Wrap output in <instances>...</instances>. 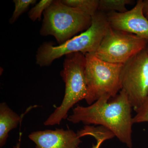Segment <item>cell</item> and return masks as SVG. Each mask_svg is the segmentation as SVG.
<instances>
[{
  "mask_svg": "<svg viewBox=\"0 0 148 148\" xmlns=\"http://www.w3.org/2000/svg\"><path fill=\"white\" fill-rule=\"evenodd\" d=\"M110 99L105 95L88 107L77 106L67 119L74 124L82 122L86 125H97L106 127L120 141L131 148L134 123L132 108L128 96L121 89L111 101Z\"/></svg>",
  "mask_w": 148,
  "mask_h": 148,
  "instance_id": "1",
  "label": "cell"
},
{
  "mask_svg": "<svg viewBox=\"0 0 148 148\" xmlns=\"http://www.w3.org/2000/svg\"><path fill=\"white\" fill-rule=\"evenodd\" d=\"M110 28L106 13L98 11L92 16L91 26L80 34L60 45L54 46L51 42H45L40 46L36 54V64L45 67L69 53L80 52L86 55L95 53Z\"/></svg>",
  "mask_w": 148,
  "mask_h": 148,
  "instance_id": "2",
  "label": "cell"
},
{
  "mask_svg": "<svg viewBox=\"0 0 148 148\" xmlns=\"http://www.w3.org/2000/svg\"><path fill=\"white\" fill-rule=\"evenodd\" d=\"M64 61L61 75L65 83V95L61 105L44 123L46 126L60 124L62 120L68 118L69 110L87 96L85 55L80 52L69 53L65 55Z\"/></svg>",
  "mask_w": 148,
  "mask_h": 148,
  "instance_id": "3",
  "label": "cell"
},
{
  "mask_svg": "<svg viewBox=\"0 0 148 148\" xmlns=\"http://www.w3.org/2000/svg\"><path fill=\"white\" fill-rule=\"evenodd\" d=\"M43 14L40 34L53 36L58 45L85 31L92 24V16L78 9L66 5L61 0H53Z\"/></svg>",
  "mask_w": 148,
  "mask_h": 148,
  "instance_id": "4",
  "label": "cell"
},
{
  "mask_svg": "<svg viewBox=\"0 0 148 148\" xmlns=\"http://www.w3.org/2000/svg\"><path fill=\"white\" fill-rule=\"evenodd\" d=\"M85 56L86 103L91 105L105 95L110 98L115 97L122 89L121 74L124 64L102 61L95 53H87Z\"/></svg>",
  "mask_w": 148,
  "mask_h": 148,
  "instance_id": "5",
  "label": "cell"
},
{
  "mask_svg": "<svg viewBox=\"0 0 148 148\" xmlns=\"http://www.w3.org/2000/svg\"><path fill=\"white\" fill-rule=\"evenodd\" d=\"M148 41L138 36L114 30L110 27L95 55L102 61L124 64L134 56L147 48Z\"/></svg>",
  "mask_w": 148,
  "mask_h": 148,
  "instance_id": "6",
  "label": "cell"
},
{
  "mask_svg": "<svg viewBox=\"0 0 148 148\" xmlns=\"http://www.w3.org/2000/svg\"><path fill=\"white\" fill-rule=\"evenodd\" d=\"M122 89L136 111L148 96V53L146 49L137 53L123 65Z\"/></svg>",
  "mask_w": 148,
  "mask_h": 148,
  "instance_id": "7",
  "label": "cell"
},
{
  "mask_svg": "<svg viewBox=\"0 0 148 148\" xmlns=\"http://www.w3.org/2000/svg\"><path fill=\"white\" fill-rule=\"evenodd\" d=\"M143 8L144 1L138 0L131 10L106 13L110 27L114 30L133 34L148 41V19L144 14Z\"/></svg>",
  "mask_w": 148,
  "mask_h": 148,
  "instance_id": "8",
  "label": "cell"
},
{
  "mask_svg": "<svg viewBox=\"0 0 148 148\" xmlns=\"http://www.w3.org/2000/svg\"><path fill=\"white\" fill-rule=\"evenodd\" d=\"M29 138L36 148H78L80 138L72 130L56 129L34 131Z\"/></svg>",
  "mask_w": 148,
  "mask_h": 148,
  "instance_id": "9",
  "label": "cell"
},
{
  "mask_svg": "<svg viewBox=\"0 0 148 148\" xmlns=\"http://www.w3.org/2000/svg\"><path fill=\"white\" fill-rule=\"evenodd\" d=\"M21 117L5 103L0 104V147L5 145L9 132L16 128L21 121Z\"/></svg>",
  "mask_w": 148,
  "mask_h": 148,
  "instance_id": "10",
  "label": "cell"
},
{
  "mask_svg": "<svg viewBox=\"0 0 148 148\" xmlns=\"http://www.w3.org/2000/svg\"><path fill=\"white\" fill-rule=\"evenodd\" d=\"M64 4L78 9L92 16L98 11L100 0H61Z\"/></svg>",
  "mask_w": 148,
  "mask_h": 148,
  "instance_id": "11",
  "label": "cell"
},
{
  "mask_svg": "<svg viewBox=\"0 0 148 148\" xmlns=\"http://www.w3.org/2000/svg\"><path fill=\"white\" fill-rule=\"evenodd\" d=\"M132 0H100L98 11L124 12L127 11L126 6L134 2Z\"/></svg>",
  "mask_w": 148,
  "mask_h": 148,
  "instance_id": "12",
  "label": "cell"
},
{
  "mask_svg": "<svg viewBox=\"0 0 148 148\" xmlns=\"http://www.w3.org/2000/svg\"><path fill=\"white\" fill-rule=\"evenodd\" d=\"M14 9L12 16L10 19L9 23L14 24L21 14L25 12L32 5L36 2V0H14Z\"/></svg>",
  "mask_w": 148,
  "mask_h": 148,
  "instance_id": "13",
  "label": "cell"
},
{
  "mask_svg": "<svg viewBox=\"0 0 148 148\" xmlns=\"http://www.w3.org/2000/svg\"><path fill=\"white\" fill-rule=\"evenodd\" d=\"M53 0H41L34 7L31 9L28 13V16L32 21L40 20L42 14L51 4Z\"/></svg>",
  "mask_w": 148,
  "mask_h": 148,
  "instance_id": "14",
  "label": "cell"
},
{
  "mask_svg": "<svg viewBox=\"0 0 148 148\" xmlns=\"http://www.w3.org/2000/svg\"><path fill=\"white\" fill-rule=\"evenodd\" d=\"M135 112L136 114L133 117L134 124L148 122V96L142 106Z\"/></svg>",
  "mask_w": 148,
  "mask_h": 148,
  "instance_id": "15",
  "label": "cell"
},
{
  "mask_svg": "<svg viewBox=\"0 0 148 148\" xmlns=\"http://www.w3.org/2000/svg\"><path fill=\"white\" fill-rule=\"evenodd\" d=\"M94 138L96 140V144L93 145L92 148H100V146L103 142L110 139L108 135L105 134H101L95 136ZM78 148H79V147Z\"/></svg>",
  "mask_w": 148,
  "mask_h": 148,
  "instance_id": "16",
  "label": "cell"
},
{
  "mask_svg": "<svg viewBox=\"0 0 148 148\" xmlns=\"http://www.w3.org/2000/svg\"><path fill=\"white\" fill-rule=\"evenodd\" d=\"M143 1H144L143 12L145 16L148 19V0H145Z\"/></svg>",
  "mask_w": 148,
  "mask_h": 148,
  "instance_id": "17",
  "label": "cell"
},
{
  "mask_svg": "<svg viewBox=\"0 0 148 148\" xmlns=\"http://www.w3.org/2000/svg\"><path fill=\"white\" fill-rule=\"evenodd\" d=\"M22 135V134L21 132H20V133H19L18 142V143L16 144V145L13 148H21V142Z\"/></svg>",
  "mask_w": 148,
  "mask_h": 148,
  "instance_id": "18",
  "label": "cell"
},
{
  "mask_svg": "<svg viewBox=\"0 0 148 148\" xmlns=\"http://www.w3.org/2000/svg\"><path fill=\"white\" fill-rule=\"evenodd\" d=\"M146 51H147V53H148V47L146 48Z\"/></svg>",
  "mask_w": 148,
  "mask_h": 148,
  "instance_id": "19",
  "label": "cell"
}]
</instances>
